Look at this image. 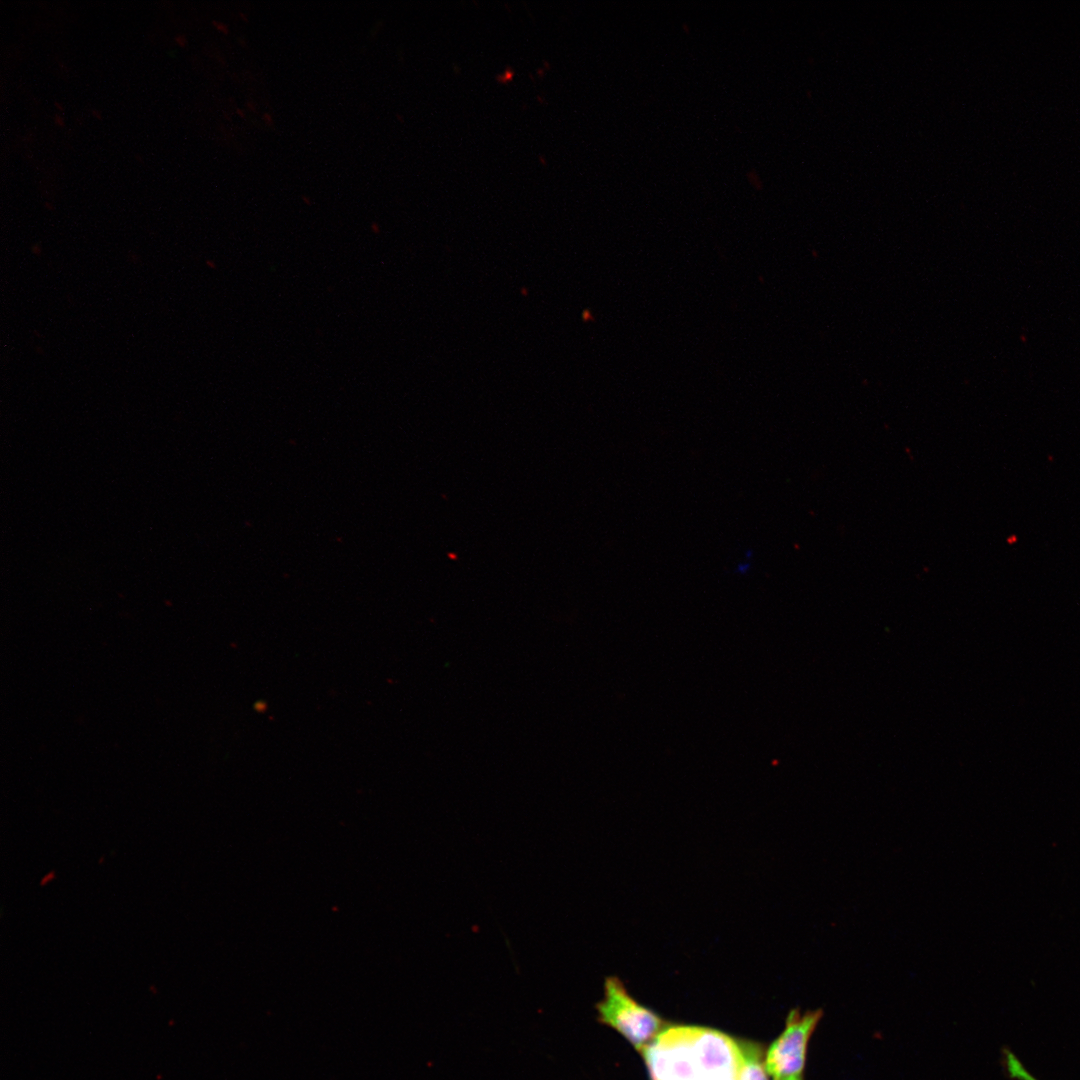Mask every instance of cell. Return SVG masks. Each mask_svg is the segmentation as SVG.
I'll return each mask as SVG.
<instances>
[{"mask_svg": "<svg viewBox=\"0 0 1080 1080\" xmlns=\"http://www.w3.org/2000/svg\"><path fill=\"white\" fill-rule=\"evenodd\" d=\"M599 1021L623 1035L643 1051L660 1033L662 1020L638 1004L614 976L604 982V996L596 1005Z\"/></svg>", "mask_w": 1080, "mask_h": 1080, "instance_id": "obj_1", "label": "cell"}, {"mask_svg": "<svg viewBox=\"0 0 1080 1080\" xmlns=\"http://www.w3.org/2000/svg\"><path fill=\"white\" fill-rule=\"evenodd\" d=\"M822 1010L789 1013L781 1035L770 1046L765 1068L774 1080L802 1076L809 1040L822 1018Z\"/></svg>", "mask_w": 1080, "mask_h": 1080, "instance_id": "obj_2", "label": "cell"}, {"mask_svg": "<svg viewBox=\"0 0 1080 1080\" xmlns=\"http://www.w3.org/2000/svg\"><path fill=\"white\" fill-rule=\"evenodd\" d=\"M739 1064L736 1080H768L760 1048L754 1043L739 1041Z\"/></svg>", "mask_w": 1080, "mask_h": 1080, "instance_id": "obj_3", "label": "cell"}, {"mask_svg": "<svg viewBox=\"0 0 1080 1080\" xmlns=\"http://www.w3.org/2000/svg\"><path fill=\"white\" fill-rule=\"evenodd\" d=\"M1005 1064L1010 1077L1015 1080H1038L1024 1067L1022 1062L1011 1051H1005Z\"/></svg>", "mask_w": 1080, "mask_h": 1080, "instance_id": "obj_4", "label": "cell"}, {"mask_svg": "<svg viewBox=\"0 0 1080 1080\" xmlns=\"http://www.w3.org/2000/svg\"><path fill=\"white\" fill-rule=\"evenodd\" d=\"M212 25L221 33L228 34L229 32L228 26L223 22L213 20Z\"/></svg>", "mask_w": 1080, "mask_h": 1080, "instance_id": "obj_5", "label": "cell"}, {"mask_svg": "<svg viewBox=\"0 0 1080 1080\" xmlns=\"http://www.w3.org/2000/svg\"><path fill=\"white\" fill-rule=\"evenodd\" d=\"M175 42L179 47H185L187 45V38L183 34H179L175 37Z\"/></svg>", "mask_w": 1080, "mask_h": 1080, "instance_id": "obj_6", "label": "cell"}, {"mask_svg": "<svg viewBox=\"0 0 1080 1080\" xmlns=\"http://www.w3.org/2000/svg\"><path fill=\"white\" fill-rule=\"evenodd\" d=\"M749 567H750V565L747 564V563L740 564L737 567L736 572L741 573V574H745L749 570Z\"/></svg>", "mask_w": 1080, "mask_h": 1080, "instance_id": "obj_7", "label": "cell"}, {"mask_svg": "<svg viewBox=\"0 0 1080 1080\" xmlns=\"http://www.w3.org/2000/svg\"><path fill=\"white\" fill-rule=\"evenodd\" d=\"M54 122H55V124H56L57 126H59V127H63V126L65 125V121H64V118H63V117H62L61 115H59V114H56V115L54 116Z\"/></svg>", "mask_w": 1080, "mask_h": 1080, "instance_id": "obj_8", "label": "cell"}, {"mask_svg": "<svg viewBox=\"0 0 1080 1080\" xmlns=\"http://www.w3.org/2000/svg\"><path fill=\"white\" fill-rule=\"evenodd\" d=\"M263 119H264V120H265V122H266L267 124H269V125H271V124L273 123V119H272V116H271V115H270L269 113H264V115H263Z\"/></svg>", "mask_w": 1080, "mask_h": 1080, "instance_id": "obj_9", "label": "cell"}, {"mask_svg": "<svg viewBox=\"0 0 1080 1080\" xmlns=\"http://www.w3.org/2000/svg\"><path fill=\"white\" fill-rule=\"evenodd\" d=\"M92 114H93V116L97 117L99 120L101 119V116L99 115V111L92 110Z\"/></svg>", "mask_w": 1080, "mask_h": 1080, "instance_id": "obj_10", "label": "cell"}, {"mask_svg": "<svg viewBox=\"0 0 1080 1080\" xmlns=\"http://www.w3.org/2000/svg\"><path fill=\"white\" fill-rule=\"evenodd\" d=\"M55 106H56V107H57V108H58V109H59L60 111H62V110H63V107H62V106L60 105V103H58V102H55Z\"/></svg>", "mask_w": 1080, "mask_h": 1080, "instance_id": "obj_11", "label": "cell"}, {"mask_svg": "<svg viewBox=\"0 0 1080 1080\" xmlns=\"http://www.w3.org/2000/svg\"><path fill=\"white\" fill-rule=\"evenodd\" d=\"M786 1080H802V1076L793 1077V1078H789V1079H786Z\"/></svg>", "mask_w": 1080, "mask_h": 1080, "instance_id": "obj_12", "label": "cell"}, {"mask_svg": "<svg viewBox=\"0 0 1080 1080\" xmlns=\"http://www.w3.org/2000/svg\"><path fill=\"white\" fill-rule=\"evenodd\" d=\"M302 199H303V201H304V202H306L307 204H311V202H310V201H308V200H309V198H307L306 196L302 197Z\"/></svg>", "mask_w": 1080, "mask_h": 1080, "instance_id": "obj_13", "label": "cell"}]
</instances>
